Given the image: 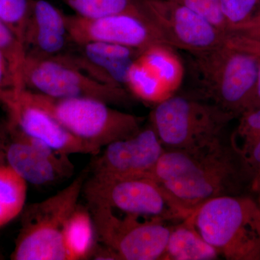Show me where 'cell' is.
Here are the masks:
<instances>
[{
    "mask_svg": "<svg viewBox=\"0 0 260 260\" xmlns=\"http://www.w3.org/2000/svg\"><path fill=\"white\" fill-rule=\"evenodd\" d=\"M30 2V0H0V18L23 44Z\"/></svg>",
    "mask_w": 260,
    "mask_h": 260,
    "instance_id": "obj_26",
    "label": "cell"
},
{
    "mask_svg": "<svg viewBox=\"0 0 260 260\" xmlns=\"http://www.w3.org/2000/svg\"><path fill=\"white\" fill-rule=\"evenodd\" d=\"M95 227L88 208L78 205L65 223L63 242L67 260L86 259L95 248Z\"/></svg>",
    "mask_w": 260,
    "mask_h": 260,
    "instance_id": "obj_18",
    "label": "cell"
},
{
    "mask_svg": "<svg viewBox=\"0 0 260 260\" xmlns=\"http://www.w3.org/2000/svg\"><path fill=\"white\" fill-rule=\"evenodd\" d=\"M15 89L14 78L8 59L0 50V96L5 92Z\"/></svg>",
    "mask_w": 260,
    "mask_h": 260,
    "instance_id": "obj_29",
    "label": "cell"
},
{
    "mask_svg": "<svg viewBox=\"0 0 260 260\" xmlns=\"http://www.w3.org/2000/svg\"><path fill=\"white\" fill-rule=\"evenodd\" d=\"M142 52L110 43L89 42L73 44L65 54L56 58L100 83L126 88L128 71Z\"/></svg>",
    "mask_w": 260,
    "mask_h": 260,
    "instance_id": "obj_14",
    "label": "cell"
},
{
    "mask_svg": "<svg viewBox=\"0 0 260 260\" xmlns=\"http://www.w3.org/2000/svg\"><path fill=\"white\" fill-rule=\"evenodd\" d=\"M260 106V61L259 68H258L257 78H256L255 90H254V98L250 109L259 107Z\"/></svg>",
    "mask_w": 260,
    "mask_h": 260,
    "instance_id": "obj_31",
    "label": "cell"
},
{
    "mask_svg": "<svg viewBox=\"0 0 260 260\" xmlns=\"http://www.w3.org/2000/svg\"><path fill=\"white\" fill-rule=\"evenodd\" d=\"M139 59L156 76L171 95L175 94L185 74V68L173 48L156 44L145 49Z\"/></svg>",
    "mask_w": 260,
    "mask_h": 260,
    "instance_id": "obj_19",
    "label": "cell"
},
{
    "mask_svg": "<svg viewBox=\"0 0 260 260\" xmlns=\"http://www.w3.org/2000/svg\"><path fill=\"white\" fill-rule=\"evenodd\" d=\"M256 201H257L258 204H259V207H260V195H259V198H258V200H256Z\"/></svg>",
    "mask_w": 260,
    "mask_h": 260,
    "instance_id": "obj_32",
    "label": "cell"
},
{
    "mask_svg": "<svg viewBox=\"0 0 260 260\" xmlns=\"http://www.w3.org/2000/svg\"><path fill=\"white\" fill-rule=\"evenodd\" d=\"M153 177L191 213L215 198L245 196L257 190L258 179L232 135L185 150H165Z\"/></svg>",
    "mask_w": 260,
    "mask_h": 260,
    "instance_id": "obj_1",
    "label": "cell"
},
{
    "mask_svg": "<svg viewBox=\"0 0 260 260\" xmlns=\"http://www.w3.org/2000/svg\"><path fill=\"white\" fill-rule=\"evenodd\" d=\"M83 191L88 204L105 205L167 223H179L191 215L152 177L109 178L93 174L84 183Z\"/></svg>",
    "mask_w": 260,
    "mask_h": 260,
    "instance_id": "obj_7",
    "label": "cell"
},
{
    "mask_svg": "<svg viewBox=\"0 0 260 260\" xmlns=\"http://www.w3.org/2000/svg\"><path fill=\"white\" fill-rule=\"evenodd\" d=\"M140 3L162 44L174 49L200 52L225 42V34L182 5L169 0H140Z\"/></svg>",
    "mask_w": 260,
    "mask_h": 260,
    "instance_id": "obj_10",
    "label": "cell"
},
{
    "mask_svg": "<svg viewBox=\"0 0 260 260\" xmlns=\"http://www.w3.org/2000/svg\"><path fill=\"white\" fill-rule=\"evenodd\" d=\"M224 44L260 57V8L244 23L229 28Z\"/></svg>",
    "mask_w": 260,
    "mask_h": 260,
    "instance_id": "obj_23",
    "label": "cell"
},
{
    "mask_svg": "<svg viewBox=\"0 0 260 260\" xmlns=\"http://www.w3.org/2000/svg\"></svg>",
    "mask_w": 260,
    "mask_h": 260,
    "instance_id": "obj_33",
    "label": "cell"
},
{
    "mask_svg": "<svg viewBox=\"0 0 260 260\" xmlns=\"http://www.w3.org/2000/svg\"><path fill=\"white\" fill-rule=\"evenodd\" d=\"M22 82L24 88L56 99L89 98L112 106L126 105L132 100L126 88L100 83L56 58L26 54Z\"/></svg>",
    "mask_w": 260,
    "mask_h": 260,
    "instance_id": "obj_9",
    "label": "cell"
},
{
    "mask_svg": "<svg viewBox=\"0 0 260 260\" xmlns=\"http://www.w3.org/2000/svg\"><path fill=\"white\" fill-rule=\"evenodd\" d=\"M219 4L228 30L249 20L260 8V0H219Z\"/></svg>",
    "mask_w": 260,
    "mask_h": 260,
    "instance_id": "obj_27",
    "label": "cell"
},
{
    "mask_svg": "<svg viewBox=\"0 0 260 260\" xmlns=\"http://www.w3.org/2000/svg\"><path fill=\"white\" fill-rule=\"evenodd\" d=\"M251 167L255 171L258 179V189L260 188V139L244 153Z\"/></svg>",
    "mask_w": 260,
    "mask_h": 260,
    "instance_id": "obj_30",
    "label": "cell"
},
{
    "mask_svg": "<svg viewBox=\"0 0 260 260\" xmlns=\"http://www.w3.org/2000/svg\"><path fill=\"white\" fill-rule=\"evenodd\" d=\"M100 244L116 260H162L172 225L158 218L126 214L105 205L88 204Z\"/></svg>",
    "mask_w": 260,
    "mask_h": 260,
    "instance_id": "obj_8",
    "label": "cell"
},
{
    "mask_svg": "<svg viewBox=\"0 0 260 260\" xmlns=\"http://www.w3.org/2000/svg\"><path fill=\"white\" fill-rule=\"evenodd\" d=\"M228 260H260V207L251 195L215 198L186 218Z\"/></svg>",
    "mask_w": 260,
    "mask_h": 260,
    "instance_id": "obj_3",
    "label": "cell"
},
{
    "mask_svg": "<svg viewBox=\"0 0 260 260\" xmlns=\"http://www.w3.org/2000/svg\"><path fill=\"white\" fill-rule=\"evenodd\" d=\"M66 16L47 0H30L23 39L26 54L56 58L69 50L73 43Z\"/></svg>",
    "mask_w": 260,
    "mask_h": 260,
    "instance_id": "obj_16",
    "label": "cell"
},
{
    "mask_svg": "<svg viewBox=\"0 0 260 260\" xmlns=\"http://www.w3.org/2000/svg\"><path fill=\"white\" fill-rule=\"evenodd\" d=\"M232 113L189 95L174 94L155 104L150 125L165 150L203 146L224 136Z\"/></svg>",
    "mask_w": 260,
    "mask_h": 260,
    "instance_id": "obj_5",
    "label": "cell"
},
{
    "mask_svg": "<svg viewBox=\"0 0 260 260\" xmlns=\"http://www.w3.org/2000/svg\"><path fill=\"white\" fill-rule=\"evenodd\" d=\"M239 124L232 135L238 148L245 153L260 139V106L248 109L239 116Z\"/></svg>",
    "mask_w": 260,
    "mask_h": 260,
    "instance_id": "obj_25",
    "label": "cell"
},
{
    "mask_svg": "<svg viewBox=\"0 0 260 260\" xmlns=\"http://www.w3.org/2000/svg\"><path fill=\"white\" fill-rule=\"evenodd\" d=\"M126 88L133 96L154 105L172 95L139 56L128 71Z\"/></svg>",
    "mask_w": 260,
    "mask_h": 260,
    "instance_id": "obj_22",
    "label": "cell"
},
{
    "mask_svg": "<svg viewBox=\"0 0 260 260\" xmlns=\"http://www.w3.org/2000/svg\"><path fill=\"white\" fill-rule=\"evenodd\" d=\"M185 7L201 15L219 30L226 34L228 24L222 14L219 0H169Z\"/></svg>",
    "mask_w": 260,
    "mask_h": 260,
    "instance_id": "obj_28",
    "label": "cell"
},
{
    "mask_svg": "<svg viewBox=\"0 0 260 260\" xmlns=\"http://www.w3.org/2000/svg\"><path fill=\"white\" fill-rule=\"evenodd\" d=\"M26 183L9 166L0 167V227L9 223L23 210Z\"/></svg>",
    "mask_w": 260,
    "mask_h": 260,
    "instance_id": "obj_20",
    "label": "cell"
},
{
    "mask_svg": "<svg viewBox=\"0 0 260 260\" xmlns=\"http://www.w3.org/2000/svg\"><path fill=\"white\" fill-rule=\"evenodd\" d=\"M0 50L8 59L14 78L15 90L24 88L22 70L26 51L23 44L8 25L0 18Z\"/></svg>",
    "mask_w": 260,
    "mask_h": 260,
    "instance_id": "obj_24",
    "label": "cell"
},
{
    "mask_svg": "<svg viewBox=\"0 0 260 260\" xmlns=\"http://www.w3.org/2000/svg\"><path fill=\"white\" fill-rule=\"evenodd\" d=\"M220 257L186 219L172 224L162 260H214Z\"/></svg>",
    "mask_w": 260,
    "mask_h": 260,
    "instance_id": "obj_17",
    "label": "cell"
},
{
    "mask_svg": "<svg viewBox=\"0 0 260 260\" xmlns=\"http://www.w3.org/2000/svg\"><path fill=\"white\" fill-rule=\"evenodd\" d=\"M87 176L85 171L62 190L29 207L12 259L67 260L63 230L78 206Z\"/></svg>",
    "mask_w": 260,
    "mask_h": 260,
    "instance_id": "obj_6",
    "label": "cell"
},
{
    "mask_svg": "<svg viewBox=\"0 0 260 260\" xmlns=\"http://www.w3.org/2000/svg\"><path fill=\"white\" fill-rule=\"evenodd\" d=\"M192 96L212 103L238 118L250 109L260 57L225 44L187 53Z\"/></svg>",
    "mask_w": 260,
    "mask_h": 260,
    "instance_id": "obj_2",
    "label": "cell"
},
{
    "mask_svg": "<svg viewBox=\"0 0 260 260\" xmlns=\"http://www.w3.org/2000/svg\"><path fill=\"white\" fill-rule=\"evenodd\" d=\"M20 92L27 101L44 109L72 134L99 150L116 140L133 136L142 128L143 118L97 99H56L26 88Z\"/></svg>",
    "mask_w": 260,
    "mask_h": 260,
    "instance_id": "obj_4",
    "label": "cell"
},
{
    "mask_svg": "<svg viewBox=\"0 0 260 260\" xmlns=\"http://www.w3.org/2000/svg\"><path fill=\"white\" fill-rule=\"evenodd\" d=\"M75 14L84 18L98 19L128 14L147 18L140 0H61Z\"/></svg>",
    "mask_w": 260,
    "mask_h": 260,
    "instance_id": "obj_21",
    "label": "cell"
},
{
    "mask_svg": "<svg viewBox=\"0 0 260 260\" xmlns=\"http://www.w3.org/2000/svg\"><path fill=\"white\" fill-rule=\"evenodd\" d=\"M67 25L73 44L105 42L143 51L164 44L147 18L120 14L98 19L67 15Z\"/></svg>",
    "mask_w": 260,
    "mask_h": 260,
    "instance_id": "obj_13",
    "label": "cell"
},
{
    "mask_svg": "<svg viewBox=\"0 0 260 260\" xmlns=\"http://www.w3.org/2000/svg\"><path fill=\"white\" fill-rule=\"evenodd\" d=\"M17 139L7 150V159L11 167L26 182L45 185L68 177L73 166L68 155L53 150L40 140L24 134L10 124Z\"/></svg>",
    "mask_w": 260,
    "mask_h": 260,
    "instance_id": "obj_15",
    "label": "cell"
},
{
    "mask_svg": "<svg viewBox=\"0 0 260 260\" xmlns=\"http://www.w3.org/2000/svg\"><path fill=\"white\" fill-rule=\"evenodd\" d=\"M92 164L95 175L109 178L152 177L164 149L151 125L104 147Z\"/></svg>",
    "mask_w": 260,
    "mask_h": 260,
    "instance_id": "obj_11",
    "label": "cell"
},
{
    "mask_svg": "<svg viewBox=\"0 0 260 260\" xmlns=\"http://www.w3.org/2000/svg\"><path fill=\"white\" fill-rule=\"evenodd\" d=\"M20 90L11 89L0 97V103L9 114L10 124L64 155L100 153L101 150L77 138L44 109L27 101Z\"/></svg>",
    "mask_w": 260,
    "mask_h": 260,
    "instance_id": "obj_12",
    "label": "cell"
}]
</instances>
